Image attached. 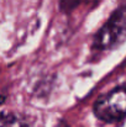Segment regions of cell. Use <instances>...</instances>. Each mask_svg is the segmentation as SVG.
I'll return each instance as SVG.
<instances>
[{
	"label": "cell",
	"instance_id": "6da1fadb",
	"mask_svg": "<svg viewBox=\"0 0 126 127\" xmlns=\"http://www.w3.org/2000/svg\"><path fill=\"white\" fill-rule=\"evenodd\" d=\"M126 40V2L121 4L98 31L94 38L96 49H111Z\"/></svg>",
	"mask_w": 126,
	"mask_h": 127
},
{
	"label": "cell",
	"instance_id": "7a4b0ae2",
	"mask_svg": "<svg viewBox=\"0 0 126 127\" xmlns=\"http://www.w3.org/2000/svg\"><path fill=\"white\" fill-rule=\"evenodd\" d=\"M95 116L105 122H118L126 117V88L111 90L98 99L94 105Z\"/></svg>",
	"mask_w": 126,
	"mask_h": 127
},
{
	"label": "cell",
	"instance_id": "3957f363",
	"mask_svg": "<svg viewBox=\"0 0 126 127\" xmlns=\"http://www.w3.org/2000/svg\"><path fill=\"white\" fill-rule=\"evenodd\" d=\"M99 0H59V6L64 12H69L81 5H90L95 6Z\"/></svg>",
	"mask_w": 126,
	"mask_h": 127
},
{
	"label": "cell",
	"instance_id": "277c9868",
	"mask_svg": "<svg viewBox=\"0 0 126 127\" xmlns=\"http://www.w3.org/2000/svg\"><path fill=\"white\" fill-rule=\"evenodd\" d=\"M0 127H26V125L16 117L0 115Z\"/></svg>",
	"mask_w": 126,
	"mask_h": 127
},
{
	"label": "cell",
	"instance_id": "5b68a950",
	"mask_svg": "<svg viewBox=\"0 0 126 127\" xmlns=\"http://www.w3.org/2000/svg\"><path fill=\"white\" fill-rule=\"evenodd\" d=\"M57 127H68V125H66L64 122H61V124H59V125H58Z\"/></svg>",
	"mask_w": 126,
	"mask_h": 127
}]
</instances>
